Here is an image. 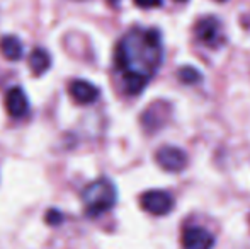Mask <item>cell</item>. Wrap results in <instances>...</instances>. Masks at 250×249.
<instances>
[{
  "instance_id": "obj_1",
  "label": "cell",
  "mask_w": 250,
  "mask_h": 249,
  "mask_svg": "<svg viewBox=\"0 0 250 249\" xmlns=\"http://www.w3.org/2000/svg\"><path fill=\"white\" fill-rule=\"evenodd\" d=\"M162 38L155 29L131 31L118 45L116 65L125 75H138L150 80L162 63Z\"/></svg>"
},
{
  "instance_id": "obj_2",
  "label": "cell",
  "mask_w": 250,
  "mask_h": 249,
  "mask_svg": "<svg viewBox=\"0 0 250 249\" xmlns=\"http://www.w3.org/2000/svg\"><path fill=\"white\" fill-rule=\"evenodd\" d=\"M85 213L89 217H99L102 213L109 212L116 205L118 191L116 186L109 180H97L87 184L82 193Z\"/></svg>"
},
{
  "instance_id": "obj_3",
  "label": "cell",
  "mask_w": 250,
  "mask_h": 249,
  "mask_svg": "<svg viewBox=\"0 0 250 249\" xmlns=\"http://www.w3.org/2000/svg\"><path fill=\"white\" fill-rule=\"evenodd\" d=\"M140 203H142V208L145 212L151 213V215L162 217L172 212V208H174V196L170 193L164 191V189H150V191L143 193L142 198H140Z\"/></svg>"
},
{
  "instance_id": "obj_4",
  "label": "cell",
  "mask_w": 250,
  "mask_h": 249,
  "mask_svg": "<svg viewBox=\"0 0 250 249\" xmlns=\"http://www.w3.org/2000/svg\"><path fill=\"white\" fill-rule=\"evenodd\" d=\"M155 160L164 171L168 173H181L188 166V154L175 145H164L157 150Z\"/></svg>"
},
{
  "instance_id": "obj_5",
  "label": "cell",
  "mask_w": 250,
  "mask_h": 249,
  "mask_svg": "<svg viewBox=\"0 0 250 249\" xmlns=\"http://www.w3.org/2000/svg\"><path fill=\"white\" fill-rule=\"evenodd\" d=\"M214 237L204 227L191 226L182 232V248L184 249H213Z\"/></svg>"
},
{
  "instance_id": "obj_6",
  "label": "cell",
  "mask_w": 250,
  "mask_h": 249,
  "mask_svg": "<svg viewBox=\"0 0 250 249\" xmlns=\"http://www.w3.org/2000/svg\"><path fill=\"white\" fill-rule=\"evenodd\" d=\"M68 94L77 104H92L99 99V87L83 79H73L68 84Z\"/></svg>"
},
{
  "instance_id": "obj_7",
  "label": "cell",
  "mask_w": 250,
  "mask_h": 249,
  "mask_svg": "<svg viewBox=\"0 0 250 249\" xmlns=\"http://www.w3.org/2000/svg\"><path fill=\"white\" fill-rule=\"evenodd\" d=\"M5 110L16 120L27 116L29 113V99H27L26 92L21 87H12L9 92L5 94Z\"/></svg>"
},
{
  "instance_id": "obj_8",
  "label": "cell",
  "mask_w": 250,
  "mask_h": 249,
  "mask_svg": "<svg viewBox=\"0 0 250 249\" xmlns=\"http://www.w3.org/2000/svg\"><path fill=\"white\" fill-rule=\"evenodd\" d=\"M220 21L216 17H204L196 26V36L208 46H216L220 41Z\"/></svg>"
},
{
  "instance_id": "obj_9",
  "label": "cell",
  "mask_w": 250,
  "mask_h": 249,
  "mask_svg": "<svg viewBox=\"0 0 250 249\" xmlns=\"http://www.w3.org/2000/svg\"><path fill=\"white\" fill-rule=\"evenodd\" d=\"M0 51H2V55L9 62L21 60L24 55V48H22L21 40L16 36H10V34L9 36H3L2 40H0Z\"/></svg>"
},
{
  "instance_id": "obj_10",
  "label": "cell",
  "mask_w": 250,
  "mask_h": 249,
  "mask_svg": "<svg viewBox=\"0 0 250 249\" xmlns=\"http://www.w3.org/2000/svg\"><path fill=\"white\" fill-rule=\"evenodd\" d=\"M29 67L34 75H43L51 67V57L44 48H36L29 55Z\"/></svg>"
},
{
  "instance_id": "obj_11",
  "label": "cell",
  "mask_w": 250,
  "mask_h": 249,
  "mask_svg": "<svg viewBox=\"0 0 250 249\" xmlns=\"http://www.w3.org/2000/svg\"><path fill=\"white\" fill-rule=\"evenodd\" d=\"M179 80H181L182 84H188V86H192V84H198L201 79H203V75H201V72L196 67H181L179 68V73H177Z\"/></svg>"
},
{
  "instance_id": "obj_12",
  "label": "cell",
  "mask_w": 250,
  "mask_h": 249,
  "mask_svg": "<svg viewBox=\"0 0 250 249\" xmlns=\"http://www.w3.org/2000/svg\"><path fill=\"white\" fill-rule=\"evenodd\" d=\"M63 222V213L56 208H51L46 212V224L50 226H60Z\"/></svg>"
},
{
  "instance_id": "obj_13",
  "label": "cell",
  "mask_w": 250,
  "mask_h": 249,
  "mask_svg": "<svg viewBox=\"0 0 250 249\" xmlns=\"http://www.w3.org/2000/svg\"><path fill=\"white\" fill-rule=\"evenodd\" d=\"M135 3L142 9H155V7H162V0H135Z\"/></svg>"
},
{
  "instance_id": "obj_14",
  "label": "cell",
  "mask_w": 250,
  "mask_h": 249,
  "mask_svg": "<svg viewBox=\"0 0 250 249\" xmlns=\"http://www.w3.org/2000/svg\"><path fill=\"white\" fill-rule=\"evenodd\" d=\"M218 2H227V0H218Z\"/></svg>"
},
{
  "instance_id": "obj_15",
  "label": "cell",
  "mask_w": 250,
  "mask_h": 249,
  "mask_svg": "<svg viewBox=\"0 0 250 249\" xmlns=\"http://www.w3.org/2000/svg\"><path fill=\"white\" fill-rule=\"evenodd\" d=\"M177 2H186V0H177Z\"/></svg>"
}]
</instances>
